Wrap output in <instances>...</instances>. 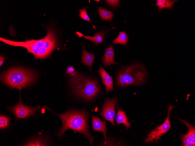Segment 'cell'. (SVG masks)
I'll return each mask as SVG.
<instances>
[{"instance_id": "obj_12", "label": "cell", "mask_w": 195, "mask_h": 146, "mask_svg": "<svg viewBox=\"0 0 195 146\" xmlns=\"http://www.w3.org/2000/svg\"><path fill=\"white\" fill-rule=\"evenodd\" d=\"M117 112L116 114V121L118 124H123L126 127V129H128L130 126L131 122L128 121V118L126 116L125 111L120 109L118 104L116 105Z\"/></svg>"}, {"instance_id": "obj_22", "label": "cell", "mask_w": 195, "mask_h": 146, "mask_svg": "<svg viewBox=\"0 0 195 146\" xmlns=\"http://www.w3.org/2000/svg\"><path fill=\"white\" fill-rule=\"evenodd\" d=\"M79 16L83 20L91 22L90 19L87 14L86 8L79 10Z\"/></svg>"}, {"instance_id": "obj_21", "label": "cell", "mask_w": 195, "mask_h": 146, "mask_svg": "<svg viewBox=\"0 0 195 146\" xmlns=\"http://www.w3.org/2000/svg\"><path fill=\"white\" fill-rule=\"evenodd\" d=\"M9 118L5 116L0 115V128L3 129L8 126Z\"/></svg>"}, {"instance_id": "obj_10", "label": "cell", "mask_w": 195, "mask_h": 146, "mask_svg": "<svg viewBox=\"0 0 195 146\" xmlns=\"http://www.w3.org/2000/svg\"><path fill=\"white\" fill-rule=\"evenodd\" d=\"M92 124L93 129L96 131L102 132L105 138L107 128L105 121H102L99 118L93 115L92 116Z\"/></svg>"}, {"instance_id": "obj_17", "label": "cell", "mask_w": 195, "mask_h": 146, "mask_svg": "<svg viewBox=\"0 0 195 146\" xmlns=\"http://www.w3.org/2000/svg\"><path fill=\"white\" fill-rule=\"evenodd\" d=\"M128 37L127 34L124 31L119 32V36L113 41V43L120 44L123 45H126L128 42Z\"/></svg>"}, {"instance_id": "obj_18", "label": "cell", "mask_w": 195, "mask_h": 146, "mask_svg": "<svg viewBox=\"0 0 195 146\" xmlns=\"http://www.w3.org/2000/svg\"><path fill=\"white\" fill-rule=\"evenodd\" d=\"M178 119L180 122L184 123L187 126L188 129V131L187 133L193 140L195 142V127L184 120L180 119Z\"/></svg>"}, {"instance_id": "obj_5", "label": "cell", "mask_w": 195, "mask_h": 146, "mask_svg": "<svg viewBox=\"0 0 195 146\" xmlns=\"http://www.w3.org/2000/svg\"><path fill=\"white\" fill-rule=\"evenodd\" d=\"M36 75L32 71L22 68H13L4 73L1 78V80L12 88H16L20 90L23 88L33 82Z\"/></svg>"}, {"instance_id": "obj_13", "label": "cell", "mask_w": 195, "mask_h": 146, "mask_svg": "<svg viewBox=\"0 0 195 146\" xmlns=\"http://www.w3.org/2000/svg\"><path fill=\"white\" fill-rule=\"evenodd\" d=\"M76 33L79 37H83L85 39L90 40L94 44H97L101 43L103 41L105 32L103 31L97 32L93 37L90 36H84L81 33L78 31L76 32Z\"/></svg>"}, {"instance_id": "obj_8", "label": "cell", "mask_w": 195, "mask_h": 146, "mask_svg": "<svg viewBox=\"0 0 195 146\" xmlns=\"http://www.w3.org/2000/svg\"><path fill=\"white\" fill-rule=\"evenodd\" d=\"M7 108L12 111L18 118H24L33 114L39 110V108H33L24 105L21 101L12 107Z\"/></svg>"}, {"instance_id": "obj_6", "label": "cell", "mask_w": 195, "mask_h": 146, "mask_svg": "<svg viewBox=\"0 0 195 146\" xmlns=\"http://www.w3.org/2000/svg\"><path fill=\"white\" fill-rule=\"evenodd\" d=\"M175 106L170 104L169 105L167 118L164 122L161 125L157 126L151 131L147 135L148 138L144 141L145 143H148L153 142L154 141H159L162 135L166 133L171 127L169 116L171 111Z\"/></svg>"}, {"instance_id": "obj_3", "label": "cell", "mask_w": 195, "mask_h": 146, "mask_svg": "<svg viewBox=\"0 0 195 146\" xmlns=\"http://www.w3.org/2000/svg\"><path fill=\"white\" fill-rule=\"evenodd\" d=\"M73 92L76 96L90 101L99 95L101 90L97 81L76 73L70 78Z\"/></svg>"}, {"instance_id": "obj_7", "label": "cell", "mask_w": 195, "mask_h": 146, "mask_svg": "<svg viewBox=\"0 0 195 146\" xmlns=\"http://www.w3.org/2000/svg\"><path fill=\"white\" fill-rule=\"evenodd\" d=\"M117 102L116 98L106 99L103 105L101 113L104 119L112 123V126L115 124L114 122L116 112L115 109Z\"/></svg>"}, {"instance_id": "obj_16", "label": "cell", "mask_w": 195, "mask_h": 146, "mask_svg": "<svg viewBox=\"0 0 195 146\" xmlns=\"http://www.w3.org/2000/svg\"><path fill=\"white\" fill-rule=\"evenodd\" d=\"M98 11L102 20H108L111 22L114 16L112 12L107 10L101 7H99L98 8Z\"/></svg>"}, {"instance_id": "obj_19", "label": "cell", "mask_w": 195, "mask_h": 146, "mask_svg": "<svg viewBox=\"0 0 195 146\" xmlns=\"http://www.w3.org/2000/svg\"><path fill=\"white\" fill-rule=\"evenodd\" d=\"M182 139V146H195V142H194L188 134H182L181 135Z\"/></svg>"}, {"instance_id": "obj_23", "label": "cell", "mask_w": 195, "mask_h": 146, "mask_svg": "<svg viewBox=\"0 0 195 146\" xmlns=\"http://www.w3.org/2000/svg\"><path fill=\"white\" fill-rule=\"evenodd\" d=\"M105 1L109 5L114 8L118 7L119 6V2L120 0H106Z\"/></svg>"}, {"instance_id": "obj_11", "label": "cell", "mask_w": 195, "mask_h": 146, "mask_svg": "<svg viewBox=\"0 0 195 146\" xmlns=\"http://www.w3.org/2000/svg\"><path fill=\"white\" fill-rule=\"evenodd\" d=\"M113 48V45H111L107 48L102 58L103 62L105 66L117 63L114 60V52Z\"/></svg>"}, {"instance_id": "obj_25", "label": "cell", "mask_w": 195, "mask_h": 146, "mask_svg": "<svg viewBox=\"0 0 195 146\" xmlns=\"http://www.w3.org/2000/svg\"><path fill=\"white\" fill-rule=\"evenodd\" d=\"M10 34L13 36H15L16 34V31L14 27L12 25H11L9 27Z\"/></svg>"}, {"instance_id": "obj_14", "label": "cell", "mask_w": 195, "mask_h": 146, "mask_svg": "<svg viewBox=\"0 0 195 146\" xmlns=\"http://www.w3.org/2000/svg\"><path fill=\"white\" fill-rule=\"evenodd\" d=\"M177 0H157L155 4H153L152 6H156L159 8L158 12L160 13L164 8L172 9L174 4L177 1Z\"/></svg>"}, {"instance_id": "obj_26", "label": "cell", "mask_w": 195, "mask_h": 146, "mask_svg": "<svg viewBox=\"0 0 195 146\" xmlns=\"http://www.w3.org/2000/svg\"><path fill=\"white\" fill-rule=\"evenodd\" d=\"M5 59V57L0 56V66H1L3 64L4 62Z\"/></svg>"}, {"instance_id": "obj_4", "label": "cell", "mask_w": 195, "mask_h": 146, "mask_svg": "<svg viewBox=\"0 0 195 146\" xmlns=\"http://www.w3.org/2000/svg\"><path fill=\"white\" fill-rule=\"evenodd\" d=\"M147 73L142 64H136L125 67L118 73L116 77L118 86L140 85L147 80Z\"/></svg>"}, {"instance_id": "obj_2", "label": "cell", "mask_w": 195, "mask_h": 146, "mask_svg": "<svg viewBox=\"0 0 195 146\" xmlns=\"http://www.w3.org/2000/svg\"><path fill=\"white\" fill-rule=\"evenodd\" d=\"M47 109L61 119L62 126L58 134L62 136L65 131L70 129L85 136L89 139L92 145L94 138L89 132L87 123L88 113L86 111L79 110H70L59 115L53 112L46 107Z\"/></svg>"}, {"instance_id": "obj_20", "label": "cell", "mask_w": 195, "mask_h": 146, "mask_svg": "<svg viewBox=\"0 0 195 146\" xmlns=\"http://www.w3.org/2000/svg\"><path fill=\"white\" fill-rule=\"evenodd\" d=\"M47 143L43 139L36 138L28 142L24 146H46Z\"/></svg>"}, {"instance_id": "obj_1", "label": "cell", "mask_w": 195, "mask_h": 146, "mask_svg": "<svg viewBox=\"0 0 195 146\" xmlns=\"http://www.w3.org/2000/svg\"><path fill=\"white\" fill-rule=\"evenodd\" d=\"M47 30L48 32L46 36L38 40L32 39L24 42H19L0 37V40L9 45L26 48L27 52L32 54L35 59L49 58L57 47V39L55 33L52 28H48Z\"/></svg>"}, {"instance_id": "obj_24", "label": "cell", "mask_w": 195, "mask_h": 146, "mask_svg": "<svg viewBox=\"0 0 195 146\" xmlns=\"http://www.w3.org/2000/svg\"><path fill=\"white\" fill-rule=\"evenodd\" d=\"M66 72L71 76L74 75L76 73L74 68L72 66L68 67L67 68Z\"/></svg>"}, {"instance_id": "obj_9", "label": "cell", "mask_w": 195, "mask_h": 146, "mask_svg": "<svg viewBox=\"0 0 195 146\" xmlns=\"http://www.w3.org/2000/svg\"><path fill=\"white\" fill-rule=\"evenodd\" d=\"M103 83L105 85V90L107 93L110 91H114L112 77L109 75L104 68L100 66L99 71Z\"/></svg>"}, {"instance_id": "obj_15", "label": "cell", "mask_w": 195, "mask_h": 146, "mask_svg": "<svg viewBox=\"0 0 195 146\" xmlns=\"http://www.w3.org/2000/svg\"><path fill=\"white\" fill-rule=\"evenodd\" d=\"M95 58L94 54H90L88 52L84 47L82 51V61L83 64L88 66L91 70V67Z\"/></svg>"}]
</instances>
